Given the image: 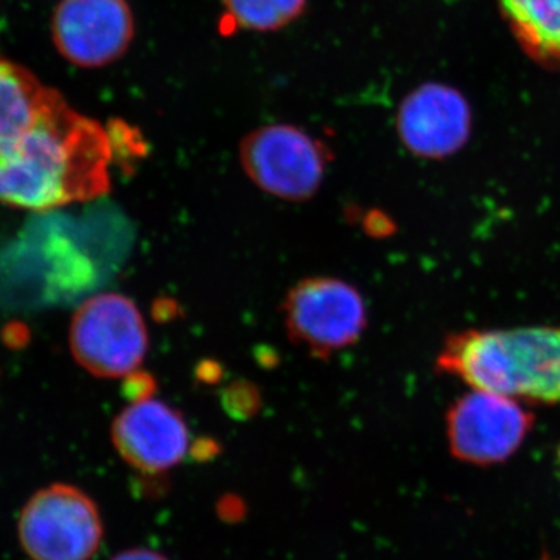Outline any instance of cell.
<instances>
[{
	"label": "cell",
	"mask_w": 560,
	"mask_h": 560,
	"mask_svg": "<svg viewBox=\"0 0 560 560\" xmlns=\"http://www.w3.org/2000/svg\"><path fill=\"white\" fill-rule=\"evenodd\" d=\"M282 316L290 341L319 360L355 345L368 327L363 294L330 276L305 278L291 287Z\"/></svg>",
	"instance_id": "cell-4"
},
{
	"label": "cell",
	"mask_w": 560,
	"mask_h": 560,
	"mask_svg": "<svg viewBox=\"0 0 560 560\" xmlns=\"http://www.w3.org/2000/svg\"><path fill=\"white\" fill-rule=\"evenodd\" d=\"M110 560H168L161 552L145 550V548H132V550L121 551L116 558Z\"/></svg>",
	"instance_id": "cell-14"
},
{
	"label": "cell",
	"mask_w": 560,
	"mask_h": 560,
	"mask_svg": "<svg viewBox=\"0 0 560 560\" xmlns=\"http://www.w3.org/2000/svg\"><path fill=\"white\" fill-rule=\"evenodd\" d=\"M65 101L27 69L0 57V160L10 156L28 132Z\"/></svg>",
	"instance_id": "cell-11"
},
{
	"label": "cell",
	"mask_w": 560,
	"mask_h": 560,
	"mask_svg": "<svg viewBox=\"0 0 560 560\" xmlns=\"http://www.w3.org/2000/svg\"><path fill=\"white\" fill-rule=\"evenodd\" d=\"M20 539L33 560H91L103 540L102 515L83 490L54 485L25 504Z\"/></svg>",
	"instance_id": "cell-6"
},
{
	"label": "cell",
	"mask_w": 560,
	"mask_h": 560,
	"mask_svg": "<svg viewBox=\"0 0 560 560\" xmlns=\"http://www.w3.org/2000/svg\"><path fill=\"white\" fill-rule=\"evenodd\" d=\"M499 7L530 60L560 72V0H499Z\"/></svg>",
	"instance_id": "cell-12"
},
{
	"label": "cell",
	"mask_w": 560,
	"mask_h": 560,
	"mask_svg": "<svg viewBox=\"0 0 560 560\" xmlns=\"http://www.w3.org/2000/svg\"><path fill=\"white\" fill-rule=\"evenodd\" d=\"M232 28L250 32H278L298 20L308 0H221Z\"/></svg>",
	"instance_id": "cell-13"
},
{
	"label": "cell",
	"mask_w": 560,
	"mask_h": 560,
	"mask_svg": "<svg viewBox=\"0 0 560 560\" xmlns=\"http://www.w3.org/2000/svg\"><path fill=\"white\" fill-rule=\"evenodd\" d=\"M469 102L455 88L427 83L411 91L397 110V131L410 153L445 160L458 153L471 135Z\"/></svg>",
	"instance_id": "cell-10"
},
{
	"label": "cell",
	"mask_w": 560,
	"mask_h": 560,
	"mask_svg": "<svg viewBox=\"0 0 560 560\" xmlns=\"http://www.w3.org/2000/svg\"><path fill=\"white\" fill-rule=\"evenodd\" d=\"M114 447L132 469L167 474L190 452V431L183 412L153 396L131 400L114 419Z\"/></svg>",
	"instance_id": "cell-9"
},
{
	"label": "cell",
	"mask_w": 560,
	"mask_h": 560,
	"mask_svg": "<svg viewBox=\"0 0 560 560\" xmlns=\"http://www.w3.org/2000/svg\"><path fill=\"white\" fill-rule=\"evenodd\" d=\"M77 361L101 378L136 374L149 352V330L138 305L124 294L105 293L84 302L70 329Z\"/></svg>",
	"instance_id": "cell-5"
},
{
	"label": "cell",
	"mask_w": 560,
	"mask_h": 560,
	"mask_svg": "<svg viewBox=\"0 0 560 560\" xmlns=\"http://www.w3.org/2000/svg\"><path fill=\"white\" fill-rule=\"evenodd\" d=\"M108 128L62 101L10 156L0 160V201L46 210L108 194Z\"/></svg>",
	"instance_id": "cell-1"
},
{
	"label": "cell",
	"mask_w": 560,
	"mask_h": 560,
	"mask_svg": "<svg viewBox=\"0 0 560 560\" xmlns=\"http://www.w3.org/2000/svg\"><path fill=\"white\" fill-rule=\"evenodd\" d=\"M135 33L128 0H61L51 18L55 47L80 68H105L120 60Z\"/></svg>",
	"instance_id": "cell-8"
},
{
	"label": "cell",
	"mask_w": 560,
	"mask_h": 560,
	"mask_svg": "<svg viewBox=\"0 0 560 560\" xmlns=\"http://www.w3.org/2000/svg\"><path fill=\"white\" fill-rule=\"evenodd\" d=\"M436 368L474 389L559 405L560 327L458 331L442 345Z\"/></svg>",
	"instance_id": "cell-2"
},
{
	"label": "cell",
	"mask_w": 560,
	"mask_h": 560,
	"mask_svg": "<svg viewBox=\"0 0 560 560\" xmlns=\"http://www.w3.org/2000/svg\"><path fill=\"white\" fill-rule=\"evenodd\" d=\"M533 425L534 415L521 400L474 389L448 408L447 440L456 459L493 466L522 447Z\"/></svg>",
	"instance_id": "cell-7"
},
{
	"label": "cell",
	"mask_w": 560,
	"mask_h": 560,
	"mask_svg": "<svg viewBox=\"0 0 560 560\" xmlns=\"http://www.w3.org/2000/svg\"><path fill=\"white\" fill-rule=\"evenodd\" d=\"M238 160L254 186L279 200H312L323 186L334 154L311 132L290 124L249 131L238 145Z\"/></svg>",
	"instance_id": "cell-3"
}]
</instances>
